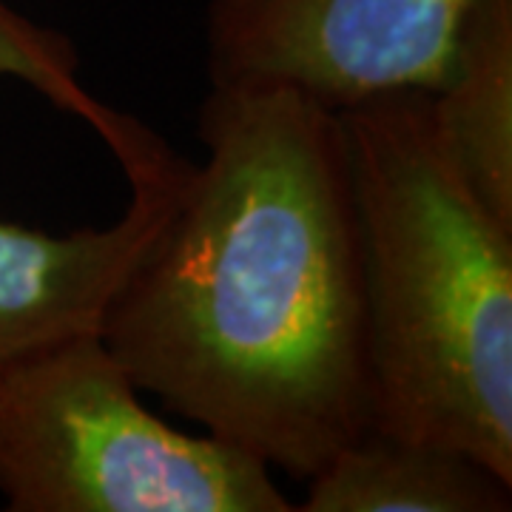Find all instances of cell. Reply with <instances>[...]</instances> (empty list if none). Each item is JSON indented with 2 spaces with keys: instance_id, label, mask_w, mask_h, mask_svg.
<instances>
[{
  "instance_id": "2",
  "label": "cell",
  "mask_w": 512,
  "mask_h": 512,
  "mask_svg": "<svg viewBox=\"0 0 512 512\" xmlns=\"http://www.w3.org/2000/svg\"><path fill=\"white\" fill-rule=\"evenodd\" d=\"M365 268L370 427L512 484V228L441 146L427 89L339 109Z\"/></svg>"
},
{
  "instance_id": "8",
  "label": "cell",
  "mask_w": 512,
  "mask_h": 512,
  "mask_svg": "<svg viewBox=\"0 0 512 512\" xmlns=\"http://www.w3.org/2000/svg\"><path fill=\"white\" fill-rule=\"evenodd\" d=\"M80 57L72 37L57 29L37 26L0 0V80L12 77L35 89L63 114H72L100 134L109 151L123 137L128 126L126 111L109 109L100 103L77 77Z\"/></svg>"
},
{
  "instance_id": "5",
  "label": "cell",
  "mask_w": 512,
  "mask_h": 512,
  "mask_svg": "<svg viewBox=\"0 0 512 512\" xmlns=\"http://www.w3.org/2000/svg\"><path fill=\"white\" fill-rule=\"evenodd\" d=\"M123 137L111 151L131 191L120 220L63 237L0 220V373L74 336H100L111 302L163 231L191 163L134 117Z\"/></svg>"
},
{
  "instance_id": "3",
  "label": "cell",
  "mask_w": 512,
  "mask_h": 512,
  "mask_svg": "<svg viewBox=\"0 0 512 512\" xmlns=\"http://www.w3.org/2000/svg\"><path fill=\"white\" fill-rule=\"evenodd\" d=\"M97 333L0 373V495L12 512H296L274 470L137 399Z\"/></svg>"
},
{
  "instance_id": "6",
  "label": "cell",
  "mask_w": 512,
  "mask_h": 512,
  "mask_svg": "<svg viewBox=\"0 0 512 512\" xmlns=\"http://www.w3.org/2000/svg\"><path fill=\"white\" fill-rule=\"evenodd\" d=\"M430 103L464 183L512 228V0H470Z\"/></svg>"
},
{
  "instance_id": "7",
  "label": "cell",
  "mask_w": 512,
  "mask_h": 512,
  "mask_svg": "<svg viewBox=\"0 0 512 512\" xmlns=\"http://www.w3.org/2000/svg\"><path fill=\"white\" fill-rule=\"evenodd\" d=\"M296 512H507L512 484L464 453L367 427L308 481Z\"/></svg>"
},
{
  "instance_id": "4",
  "label": "cell",
  "mask_w": 512,
  "mask_h": 512,
  "mask_svg": "<svg viewBox=\"0 0 512 512\" xmlns=\"http://www.w3.org/2000/svg\"><path fill=\"white\" fill-rule=\"evenodd\" d=\"M470 0H202L211 89L282 86L348 109L433 92Z\"/></svg>"
},
{
  "instance_id": "1",
  "label": "cell",
  "mask_w": 512,
  "mask_h": 512,
  "mask_svg": "<svg viewBox=\"0 0 512 512\" xmlns=\"http://www.w3.org/2000/svg\"><path fill=\"white\" fill-rule=\"evenodd\" d=\"M163 231L100 339L137 390L308 481L373 421L365 268L339 111L211 89Z\"/></svg>"
}]
</instances>
